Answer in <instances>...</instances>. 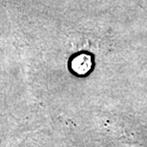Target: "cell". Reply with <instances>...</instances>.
<instances>
[{
    "label": "cell",
    "instance_id": "6da1fadb",
    "mask_svg": "<svg viewBox=\"0 0 147 147\" xmlns=\"http://www.w3.org/2000/svg\"><path fill=\"white\" fill-rule=\"evenodd\" d=\"M92 67V57L87 55H80L76 57L72 62V68L78 75H85Z\"/></svg>",
    "mask_w": 147,
    "mask_h": 147
}]
</instances>
